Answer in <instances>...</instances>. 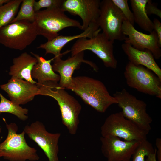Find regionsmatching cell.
<instances>
[{
  "instance_id": "7a4b0ae2",
  "label": "cell",
  "mask_w": 161,
  "mask_h": 161,
  "mask_svg": "<svg viewBox=\"0 0 161 161\" xmlns=\"http://www.w3.org/2000/svg\"><path fill=\"white\" fill-rule=\"evenodd\" d=\"M69 90L100 113H104L110 106L117 104L116 99L110 95L102 82L90 77H72Z\"/></svg>"
},
{
  "instance_id": "1f68e13d",
  "label": "cell",
  "mask_w": 161,
  "mask_h": 161,
  "mask_svg": "<svg viewBox=\"0 0 161 161\" xmlns=\"http://www.w3.org/2000/svg\"><path fill=\"white\" fill-rule=\"evenodd\" d=\"M10 0H0V6L7 3Z\"/></svg>"
},
{
  "instance_id": "30bf717a",
  "label": "cell",
  "mask_w": 161,
  "mask_h": 161,
  "mask_svg": "<svg viewBox=\"0 0 161 161\" xmlns=\"http://www.w3.org/2000/svg\"><path fill=\"white\" fill-rule=\"evenodd\" d=\"M120 9L112 0L100 1L98 23L102 33L109 40H124L122 26L125 19Z\"/></svg>"
},
{
  "instance_id": "6da1fadb",
  "label": "cell",
  "mask_w": 161,
  "mask_h": 161,
  "mask_svg": "<svg viewBox=\"0 0 161 161\" xmlns=\"http://www.w3.org/2000/svg\"><path fill=\"white\" fill-rule=\"evenodd\" d=\"M38 86L39 88L38 95L50 96L57 101L63 124L69 134H76L82 109L80 103L65 89L61 87L58 83L49 81Z\"/></svg>"
},
{
  "instance_id": "d6986e66",
  "label": "cell",
  "mask_w": 161,
  "mask_h": 161,
  "mask_svg": "<svg viewBox=\"0 0 161 161\" xmlns=\"http://www.w3.org/2000/svg\"><path fill=\"white\" fill-rule=\"evenodd\" d=\"M37 62L35 57L26 52L23 53L13 59V64L10 67L9 74L11 77L24 79L32 84H37L31 75L33 67Z\"/></svg>"
},
{
  "instance_id": "ac0fdd59",
  "label": "cell",
  "mask_w": 161,
  "mask_h": 161,
  "mask_svg": "<svg viewBox=\"0 0 161 161\" xmlns=\"http://www.w3.org/2000/svg\"><path fill=\"white\" fill-rule=\"evenodd\" d=\"M121 47L127 56L129 62L134 65L142 66L149 69L161 80V69L151 52L147 49H137L131 45L125 43L122 44Z\"/></svg>"
},
{
  "instance_id": "f1b7e54d",
  "label": "cell",
  "mask_w": 161,
  "mask_h": 161,
  "mask_svg": "<svg viewBox=\"0 0 161 161\" xmlns=\"http://www.w3.org/2000/svg\"><path fill=\"white\" fill-rule=\"evenodd\" d=\"M154 30L157 33L160 46L161 47V23L158 19L154 18L153 21Z\"/></svg>"
},
{
  "instance_id": "4dcf8cb0",
  "label": "cell",
  "mask_w": 161,
  "mask_h": 161,
  "mask_svg": "<svg viewBox=\"0 0 161 161\" xmlns=\"http://www.w3.org/2000/svg\"><path fill=\"white\" fill-rule=\"evenodd\" d=\"M157 149L155 148L154 152L147 156L145 161H157L156 159Z\"/></svg>"
},
{
  "instance_id": "836d02e7",
  "label": "cell",
  "mask_w": 161,
  "mask_h": 161,
  "mask_svg": "<svg viewBox=\"0 0 161 161\" xmlns=\"http://www.w3.org/2000/svg\"></svg>"
},
{
  "instance_id": "4fadbf2b",
  "label": "cell",
  "mask_w": 161,
  "mask_h": 161,
  "mask_svg": "<svg viewBox=\"0 0 161 161\" xmlns=\"http://www.w3.org/2000/svg\"><path fill=\"white\" fill-rule=\"evenodd\" d=\"M122 30L123 34L127 36L124 40L125 43L138 50H148L151 52L155 59H160L161 47L157 35L154 30L149 34L143 33L136 30L126 18L123 22Z\"/></svg>"
},
{
  "instance_id": "5b68a950",
  "label": "cell",
  "mask_w": 161,
  "mask_h": 161,
  "mask_svg": "<svg viewBox=\"0 0 161 161\" xmlns=\"http://www.w3.org/2000/svg\"><path fill=\"white\" fill-rule=\"evenodd\" d=\"M38 35L35 21H18L0 29V44L10 49L22 50L30 45Z\"/></svg>"
},
{
  "instance_id": "2e32d148",
  "label": "cell",
  "mask_w": 161,
  "mask_h": 161,
  "mask_svg": "<svg viewBox=\"0 0 161 161\" xmlns=\"http://www.w3.org/2000/svg\"><path fill=\"white\" fill-rule=\"evenodd\" d=\"M0 88L7 94L12 102L19 106L32 101L39 91L37 84L13 77L7 83L0 85Z\"/></svg>"
},
{
  "instance_id": "8fae6325",
  "label": "cell",
  "mask_w": 161,
  "mask_h": 161,
  "mask_svg": "<svg viewBox=\"0 0 161 161\" xmlns=\"http://www.w3.org/2000/svg\"><path fill=\"white\" fill-rule=\"evenodd\" d=\"M23 131L43 150L49 161H59L58 143L60 133L48 132L44 125L38 121L26 126Z\"/></svg>"
},
{
  "instance_id": "9c48e42d",
  "label": "cell",
  "mask_w": 161,
  "mask_h": 161,
  "mask_svg": "<svg viewBox=\"0 0 161 161\" xmlns=\"http://www.w3.org/2000/svg\"><path fill=\"white\" fill-rule=\"evenodd\" d=\"M148 133L125 118L121 112L109 115L101 127L102 136L112 135L126 141L147 140Z\"/></svg>"
},
{
  "instance_id": "7402d4cb",
  "label": "cell",
  "mask_w": 161,
  "mask_h": 161,
  "mask_svg": "<svg viewBox=\"0 0 161 161\" xmlns=\"http://www.w3.org/2000/svg\"><path fill=\"white\" fill-rule=\"evenodd\" d=\"M23 0H10L0 6V29L11 23L18 13Z\"/></svg>"
},
{
  "instance_id": "8992f818",
  "label": "cell",
  "mask_w": 161,
  "mask_h": 161,
  "mask_svg": "<svg viewBox=\"0 0 161 161\" xmlns=\"http://www.w3.org/2000/svg\"><path fill=\"white\" fill-rule=\"evenodd\" d=\"M113 96L122 109L121 112L124 117L149 133L151 129L150 124L152 120L147 112L146 103L137 99L125 89L116 91Z\"/></svg>"
},
{
  "instance_id": "3957f363",
  "label": "cell",
  "mask_w": 161,
  "mask_h": 161,
  "mask_svg": "<svg viewBox=\"0 0 161 161\" xmlns=\"http://www.w3.org/2000/svg\"><path fill=\"white\" fill-rule=\"evenodd\" d=\"M38 35L49 41L59 35L58 32L69 27L82 29L78 21L68 17L60 7H55L35 12V21Z\"/></svg>"
},
{
  "instance_id": "cb8c5ba5",
  "label": "cell",
  "mask_w": 161,
  "mask_h": 161,
  "mask_svg": "<svg viewBox=\"0 0 161 161\" xmlns=\"http://www.w3.org/2000/svg\"><path fill=\"white\" fill-rule=\"evenodd\" d=\"M35 0H23L17 14L10 23L21 20L34 22L35 19V12L34 9Z\"/></svg>"
},
{
  "instance_id": "603a6c76",
  "label": "cell",
  "mask_w": 161,
  "mask_h": 161,
  "mask_svg": "<svg viewBox=\"0 0 161 161\" xmlns=\"http://www.w3.org/2000/svg\"><path fill=\"white\" fill-rule=\"evenodd\" d=\"M0 113H11L19 119L25 121L28 118V110L16 105L5 97L0 92Z\"/></svg>"
},
{
  "instance_id": "ba28073f",
  "label": "cell",
  "mask_w": 161,
  "mask_h": 161,
  "mask_svg": "<svg viewBox=\"0 0 161 161\" xmlns=\"http://www.w3.org/2000/svg\"><path fill=\"white\" fill-rule=\"evenodd\" d=\"M114 42L108 39L102 32L91 38H80L71 48V56L85 50H90L102 61L105 66L115 69L117 61L114 54Z\"/></svg>"
},
{
  "instance_id": "7c38bea8",
  "label": "cell",
  "mask_w": 161,
  "mask_h": 161,
  "mask_svg": "<svg viewBox=\"0 0 161 161\" xmlns=\"http://www.w3.org/2000/svg\"><path fill=\"white\" fill-rule=\"evenodd\" d=\"M101 149L107 161H130L141 141H123L112 135L100 138Z\"/></svg>"
},
{
  "instance_id": "83f0119b",
  "label": "cell",
  "mask_w": 161,
  "mask_h": 161,
  "mask_svg": "<svg viewBox=\"0 0 161 161\" xmlns=\"http://www.w3.org/2000/svg\"><path fill=\"white\" fill-rule=\"evenodd\" d=\"M145 10L148 15L154 14L161 18V10L151 0H149L146 4Z\"/></svg>"
},
{
  "instance_id": "277c9868",
  "label": "cell",
  "mask_w": 161,
  "mask_h": 161,
  "mask_svg": "<svg viewBox=\"0 0 161 161\" xmlns=\"http://www.w3.org/2000/svg\"><path fill=\"white\" fill-rule=\"evenodd\" d=\"M6 123L7 137L0 143V157L9 161H36L39 159L37 151L27 144L24 131L17 133L18 127L15 123Z\"/></svg>"
},
{
  "instance_id": "ffe728a7",
  "label": "cell",
  "mask_w": 161,
  "mask_h": 161,
  "mask_svg": "<svg viewBox=\"0 0 161 161\" xmlns=\"http://www.w3.org/2000/svg\"><path fill=\"white\" fill-rule=\"evenodd\" d=\"M31 53L38 61L33 66L31 73L32 78L37 80V85H39L49 81L58 83L60 80V76L55 72L51 64L54 58L47 60L37 54L32 52Z\"/></svg>"
},
{
  "instance_id": "44dd1931",
  "label": "cell",
  "mask_w": 161,
  "mask_h": 161,
  "mask_svg": "<svg viewBox=\"0 0 161 161\" xmlns=\"http://www.w3.org/2000/svg\"><path fill=\"white\" fill-rule=\"evenodd\" d=\"M149 0H130L134 22L143 30L150 33L154 30L153 21L146 13L145 6Z\"/></svg>"
},
{
  "instance_id": "d6a6232c",
  "label": "cell",
  "mask_w": 161,
  "mask_h": 161,
  "mask_svg": "<svg viewBox=\"0 0 161 161\" xmlns=\"http://www.w3.org/2000/svg\"><path fill=\"white\" fill-rule=\"evenodd\" d=\"M1 127H0V134H1Z\"/></svg>"
},
{
  "instance_id": "484cf974",
  "label": "cell",
  "mask_w": 161,
  "mask_h": 161,
  "mask_svg": "<svg viewBox=\"0 0 161 161\" xmlns=\"http://www.w3.org/2000/svg\"><path fill=\"white\" fill-rule=\"evenodd\" d=\"M114 4L120 9L126 19L134 26V21L133 15L130 10L127 0H112Z\"/></svg>"
},
{
  "instance_id": "5bb4252c",
  "label": "cell",
  "mask_w": 161,
  "mask_h": 161,
  "mask_svg": "<svg viewBox=\"0 0 161 161\" xmlns=\"http://www.w3.org/2000/svg\"><path fill=\"white\" fill-rule=\"evenodd\" d=\"M100 2L99 0H63L61 8L64 12L79 16L84 31L91 24L98 23Z\"/></svg>"
},
{
  "instance_id": "e0dca14e",
  "label": "cell",
  "mask_w": 161,
  "mask_h": 161,
  "mask_svg": "<svg viewBox=\"0 0 161 161\" xmlns=\"http://www.w3.org/2000/svg\"><path fill=\"white\" fill-rule=\"evenodd\" d=\"M98 23L91 24L81 33L70 36L59 35L53 39L40 44L37 48L45 50V55L51 54L55 58H61L63 54L61 52L63 48L68 43L75 39L81 38H91L101 31Z\"/></svg>"
},
{
  "instance_id": "9a60e30c",
  "label": "cell",
  "mask_w": 161,
  "mask_h": 161,
  "mask_svg": "<svg viewBox=\"0 0 161 161\" xmlns=\"http://www.w3.org/2000/svg\"><path fill=\"white\" fill-rule=\"evenodd\" d=\"M82 63L89 65L97 72L98 68L93 62L84 59V52H80L63 60L61 57L54 58L52 65L53 71L59 74V86L63 88L69 89L72 80V75L75 70L79 69Z\"/></svg>"
},
{
  "instance_id": "f546056e",
  "label": "cell",
  "mask_w": 161,
  "mask_h": 161,
  "mask_svg": "<svg viewBox=\"0 0 161 161\" xmlns=\"http://www.w3.org/2000/svg\"><path fill=\"white\" fill-rule=\"evenodd\" d=\"M156 145L157 148V149L156 154L157 155V161H161V139L157 138L156 141Z\"/></svg>"
},
{
  "instance_id": "52a82bcc",
  "label": "cell",
  "mask_w": 161,
  "mask_h": 161,
  "mask_svg": "<svg viewBox=\"0 0 161 161\" xmlns=\"http://www.w3.org/2000/svg\"><path fill=\"white\" fill-rule=\"evenodd\" d=\"M124 74L129 86L161 99V80L150 70L129 61L125 66Z\"/></svg>"
},
{
  "instance_id": "d4e9b609",
  "label": "cell",
  "mask_w": 161,
  "mask_h": 161,
  "mask_svg": "<svg viewBox=\"0 0 161 161\" xmlns=\"http://www.w3.org/2000/svg\"><path fill=\"white\" fill-rule=\"evenodd\" d=\"M154 151L155 148L150 142L147 140H143L133 154L132 161H145V157Z\"/></svg>"
},
{
  "instance_id": "4316f807",
  "label": "cell",
  "mask_w": 161,
  "mask_h": 161,
  "mask_svg": "<svg viewBox=\"0 0 161 161\" xmlns=\"http://www.w3.org/2000/svg\"><path fill=\"white\" fill-rule=\"evenodd\" d=\"M63 0H39L35 1L34 4L35 12L40 10L43 8H49L55 7H61Z\"/></svg>"
}]
</instances>
